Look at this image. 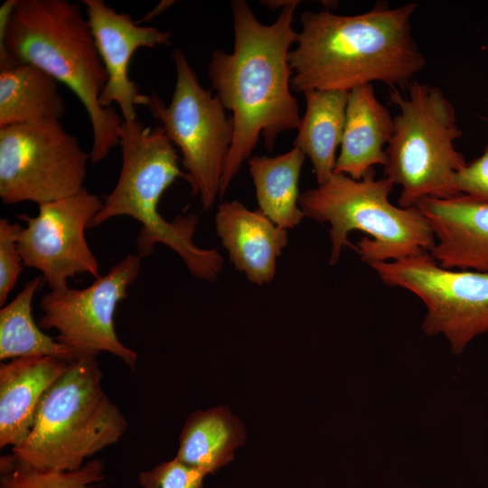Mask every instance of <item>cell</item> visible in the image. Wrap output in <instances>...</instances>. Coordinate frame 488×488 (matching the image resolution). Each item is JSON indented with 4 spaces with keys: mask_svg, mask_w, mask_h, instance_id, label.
I'll list each match as a JSON object with an SVG mask.
<instances>
[{
    "mask_svg": "<svg viewBox=\"0 0 488 488\" xmlns=\"http://www.w3.org/2000/svg\"><path fill=\"white\" fill-rule=\"evenodd\" d=\"M246 430L226 406L192 412L181 431L175 457L207 474H213L234 458L245 443Z\"/></svg>",
    "mask_w": 488,
    "mask_h": 488,
    "instance_id": "19",
    "label": "cell"
},
{
    "mask_svg": "<svg viewBox=\"0 0 488 488\" xmlns=\"http://www.w3.org/2000/svg\"><path fill=\"white\" fill-rule=\"evenodd\" d=\"M70 362L33 356L0 364V448L14 449L23 444L42 397Z\"/></svg>",
    "mask_w": 488,
    "mask_h": 488,
    "instance_id": "16",
    "label": "cell"
},
{
    "mask_svg": "<svg viewBox=\"0 0 488 488\" xmlns=\"http://www.w3.org/2000/svg\"><path fill=\"white\" fill-rule=\"evenodd\" d=\"M416 207L432 230L429 254L441 267L488 273L487 203L457 194L426 198Z\"/></svg>",
    "mask_w": 488,
    "mask_h": 488,
    "instance_id": "14",
    "label": "cell"
},
{
    "mask_svg": "<svg viewBox=\"0 0 488 488\" xmlns=\"http://www.w3.org/2000/svg\"><path fill=\"white\" fill-rule=\"evenodd\" d=\"M104 463L92 459L75 471L42 470L12 452L0 459V488H97L105 479Z\"/></svg>",
    "mask_w": 488,
    "mask_h": 488,
    "instance_id": "23",
    "label": "cell"
},
{
    "mask_svg": "<svg viewBox=\"0 0 488 488\" xmlns=\"http://www.w3.org/2000/svg\"><path fill=\"white\" fill-rule=\"evenodd\" d=\"M262 3L271 9L277 10L279 7L282 9L288 3V1H262Z\"/></svg>",
    "mask_w": 488,
    "mask_h": 488,
    "instance_id": "28",
    "label": "cell"
},
{
    "mask_svg": "<svg viewBox=\"0 0 488 488\" xmlns=\"http://www.w3.org/2000/svg\"><path fill=\"white\" fill-rule=\"evenodd\" d=\"M417 7L380 4L355 15L304 12L296 47L288 54L292 90L350 92L374 81L407 88L427 63L412 34Z\"/></svg>",
    "mask_w": 488,
    "mask_h": 488,
    "instance_id": "2",
    "label": "cell"
},
{
    "mask_svg": "<svg viewBox=\"0 0 488 488\" xmlns=\"http://www.w3.org/2000/svg\"><path fill=\"white\" fill-rule=\"evenodd\" d=\"M122 164L117 182L89 225L96 228L110 219L129 216L140 224L138 255L152 254L164 244L183 259L190 273L204 281L217 279L223 258L217 249L198 247L193 235L195 214L164 220L158 211L162 195L184 174L182 160L161 125L152 128L138 119L123 120L119 134Z\"/></svg>",
    "mask_w": 488,
    "mask_h": 488,
    "instance_id": "4",
    "label": "cell"
},
{
    "mask_svg": "<svg viewBox=\"0 0 488 488\" xmlns=\"http://www.w3.org/2000/svg\"><path fill=\"white\" fill-rule=\"evenodd\" d=\"M214 224L235 269L258 286L273 281L277 258L288 242L286 230L259 209L251 211L238 200L218 205Z\"/></svg>",
    "mask_w": 488,
    "mask_h": 488,
    "instance_id": "15",
    "label": "cell"
},
{
    "mask_svg": "<svg viewBox=\"0 0 488 488\" xmlns=\"http://www.w3.org/2000/svg\"><path fill=\"white\" fill-rule=\"evenodd\" d=\"M406 89L404 95L398 89L389 93L399 113L386 146L384 174L401 189L399 206L410 208L426 198L459 194L455 176L466 162L455 146L462 131L443 90L417 80Z\"/></svg>",
    "mask_w": 488,
    "mask_h": 488,
    "instance_id": "7",
    "label": "cell"
},
{
    "mask_svg": "<svg viewBox=\"0 0 488 488\" xmlns=\"http://www.w3.org/2000/svg\"><path fill=\"white\" fill-rule=\"evenodd\" d=\"M206 474L177 459L163 462L138 474L142 488H202Z\"/></svg>",
    "mask_w": 488,
    "mask_h": 488,
    "instance_id": "24",
    "label": "cell"
},
{
    "mask_svg": "<svg viewBox=\"0 0 488 488\" xmlns=\"http://www.w3.org/2000/svg\"><path fill=\"white\" fill-rule=\"evenodd\" d=\"M33 65L67 86L84 107L91 126L89 160L103 161L118 145L123 117L99 104L108 75L79 3L17 0L0 31V69Z\"/></svg>",
    "mask_w": 488,
    "mask_h": 488,
    "instance_id": "3",
    "label": "cell"
},
{
    "mask_svg": "<svg viewBox=\"0 0 488 488\" xmlns=\"http://www.w3.org/2000/svg\"><path fill=\"white\" fill-rule=\"evenodd\" d=\"M300 4L290 0L271 24L260 23L245 0L231 1L234 46L215 50L208 66L211 87L231 112L233 138L227 156L220 198L262 136L268 151L278 136L297 129L298 102L292 94L290 46L298 33L294 14Z\"/></svg>",
    "mask_w": 488,
    "mask_h": 488,
    "instance_id": "1",
    "label": "cell"
},
{
    "mask_svg": "<svg viewBox=\"0 0 488 488\" xmlns=\"http://www.w3.org/2000/svg\"><path fill=\"white\" fill-rule=\"evenodd\" d=\"M393 187L387 177L376 178L373 169L360 180L333 173L300 194L305 216L330 226V265L347 247L369 266L431 250L435 238L427 219L417 207L391 203Z\"/></svg>",
    "mask_w": 488,
    "mask_h": 488,
    "instance_id": "5",
    "label": "cell"
},
{
    "mask_svg": "<svg viewBox=\"0 0 488 488\" xmlns=\"http://www.w3.org/2000/svg\"><path fill=\"white\" fill-rule=\"evenodd\" d=\"M173 3H174V1H161L152 11L147 13L143 19L136 21V23L138 24H141L144 22H148L152 20L154 17L160 14L165 9L170 7Z\"/></svg>",
    "mask_w": 488,
    "mask_h": 488,
    "instance_id": "27",
    "label": "cell"
},
{
    "mask_svg": "<svg viewBox=\"0 0 488 488\" xmlns=\"http://www.w3.org/2000/svg\"><path fill=\"white\" fill-rule=\"evenodd\" d=\"M89 160L61 122L0 127V198L39 205L73 195L85 187Z\"/></svg>",
    "mask_w": 488,
    "mask_h": 488,
    "instance_id": "9",
    "label": "cell"
},
{
    "mask_svg": "<svg viewBox=\"0 0 488 488\" xmlns=\"http://www.w3.org/2000/svg\"><path fill=\"white\" fill-rule=\"evenodd\" d=\"M176 81L169 104L152 92L145 107L159 120L166 136L182 155L184 179L204 211L221 194L225 163L233 138L232 117L220 99L199 82L179 48L173 52Z\"/></svg>",
    "mask_w": 488,
    "mask_h": 488,
    "instance_id": "8",
    "label": "cell"
},
{
    "mask_svg": "<svg viewBox=\"0 0 488 488\" xmlns=\"http://www.w3.org/2000/svg\"><path fill=\"white\" fill-rule=\"evenodd\" d=\"M102 203L84 187L69 197L39 204L36 216L19 215L26 221L18 236L23 266L39 270L51 290L67 287L68 279L76 275L101 277L85 230Z\"/></svg>",
    "mask_w": 488,
    "mask_h": 488,
    "instance_id": "12",
    "label": "cell"
},
{
    "mask_svg": "<svg viewBox=\"0 0 488 488\" xmlns=\"http://www.w3.org/2000/svg\"><path fill=\"white\" fill-rule=\"evenodd\" d=\"M349 92L311 89L304 92L305 111L293 143L313 165L317 184L333 174L341 145Z\"/></svg>",
    "mask_w": 488,
    "mask_h": 488,
    "instance_id": "20",
    "label": "cell"
},
{
    "mask_svg": "<svg viewBox=\"0 0 488 488\" xmlns=\"http://www.w3.org/2000/svg\"><path fill=\"white\" fill-rule=\"evenodd\" d=\"M85 14L108 75L99 104L105 108L118 106L124 120L137 119L136 108L145 106L148 95L130 80L129 63L136 50L171 44L172 33L143 26L124 13H117L102 0H83Z\"/></svg>",
    "mask_w": 488,
    "mask_h": 488,
    "instance_id": "13",
    "label": "cell"
},
{
    "mask_svg": "<svg viewBox=\"0 0 488 488\" xmlns=\"http://www.w3.org/2000/svg\"><path fill=\"white\" fill-rule=\"evenodd\" d=\"M394 119L378 99L372 84L348 94L345 123L334 174L360 180L375 165L387 164L386 146L393 133Z\"/></svg>",
    "mask_w": 488,
    "mask_h": 488,
    "instance_id": "17",
    "label": "cell"
},
{
    "mask_svg": "<svg viewBox=\"0 0 488 488\" xmlns=\"http://www.w3.org/2000/svg\"><path fill=\"white\" fill-rule=\"evenodd\" d=\"M370 267L386 285L420 298L424 333L445 335L455 354L488 333V273L445 268L429 252Z\"/></svg>",
    "mask_w": 488,
    "mask_h": 488,
    "instance_id": "10",
    "label": "cell"
},
{
    "mask_svg": "<svg viewBox=\"0 0 488 488\" xmlns=\"http://www.w3.org/2000/svg\"><path fill=\"white\" fill-rule=\"evenodd\" d=\"M42 277H36L24 285L20 293L0 309V360L50 356L66 361L75 360L63 344L42 332L33 320L32 302Z\"/></svg>",
    "mask_w": 488,
    "mask_h": 488,
    "instance_id": "22",
    "label": "cell"
},
{
    "mask_svg": "<svg viewBox=\"0 0 488 488\" xmlns=\"http://www.w3.org/2000/svg\"><path fill=\"white\" fill-rule=\"evenodd\" d=\"M141 261L142 257L130 254L88 287L51 290L41 299L42 314L38 325L56 330L55 339L76 359L97 358L101 352H108L134 371L137 353L118 339L114 315L138 277Z\"/></svg>",
    "mask_w": 488,
    "mask_h": 488,
    "instance_id": "11",
    "label": "cell"
},
{
    "mask_svg": "<svg viewBox=\"0 0 488 488\" xmlns=\"http://www.w3.org/2000/svg\"><path fill=\"white\" fill-rule=\"evenodd\" d=\"M22 226L5 218L0 220V305H5L23 271V259L18 249Z\"/></svg>",
    "mask_w": 488,
    "mask_h": 488,
    "instance_id": "25",
    "label": "cell"
},
{
    "mask_svg": "<svg viewBox=\"0 0 488 488\" xmlns=\"http://www.w3.org/2000/svg\"><path fill=\"white\" fill-rule=\"evenodd\" d=\"M454 186L465 194L488 204V145L483 155L455 174Z\"/></svg>",
    "mask_w": 488,
    "mask_h": 488,
    "instance_id": "26",
    "label": "cell"
},
{
    "mask_svg": "<svg viewBox=\"0 0 488 488\" xmlns=\"http://www.w3.org/2000/svg\"><path fill=\"white\" fill-rule=\"evenodd\" d=\"M102 379L95 357L71 361L42 397L25 441L12 453L33 467L65 472L116 444L128 424Z\"/></svg>",
    "mask_w": 488,
    "mask_h": 488,
    "instance_id": "6",
    "label": "cell"
},
{
    "mask_svg": "<svg viewBox=\"0 0 488 488\" xmlns=\"http://www.w3.org/2000/svg\"><path fill=\"white\" fill-rule=\"evenodd\" d=\"M65 111L58 81L42 70L28 63L0 69V127L57 123Z\"/></svg>",
    "mask_w": 488,
    "mask_h": 488,
    "instance_id": "18",
    "label": "cell"
},
{
    "mask_svg": "<svg viewBox=\"0 0 488 488\" xmlns=\"http://www.w3.org/2000/svg\"><path fill=\"white\" fill-rule=\"evenodd\" d=\"M305 159V154L296 146L283 155L249 159L259 210L286 230L296 227L305 217L299 206L298 191Z\"/></svg>",
    "mask_w": 488,
    "mask_h": 488,
    "instance_id": "21",
    "label": "cell"
}]
</instances>
